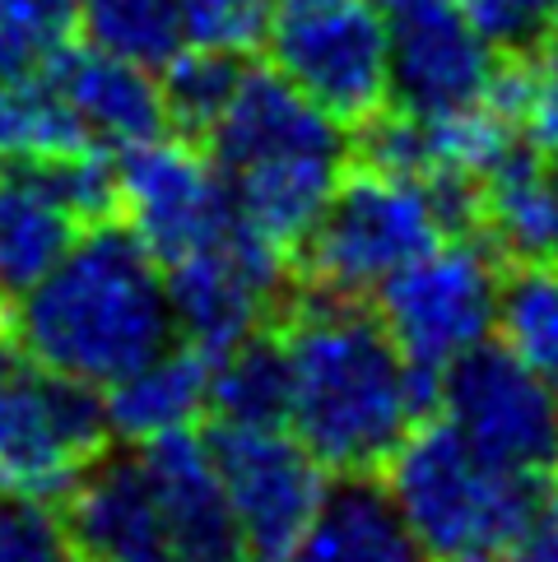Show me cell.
I'll return each mask as SVG.
<instances>
[{
  "instance_id": "obj_22",
  "label": "cell",
  "mask_w": 558,
  "mask_h": 562,
  "mask_svg": "<svg viewBox=\"0 0 558 562\" xmlns=\"http://www.w3.org/2000/svg\"><path fill=\"white\" fill-rule=\"evenodd\" d=\"M498 345L512 349L526 368L558 386V266L545 256L516 260V270L498 284Z\"/></svg>"
},
{
  "instance_id": "obj_21",
  "label": "cell",
  "mask_w": 558,
  "mask_h": 562,
  "mask_svg": "<svg viewBox=\"0 0 558 562\" xmlns=\"http://www.w3.org/2000/svg\"><path fill=\"white\" fill-rule=\"evenodd\" d=\"M210 414L214 424L275 428L289 414V368L279 335L256 330L210 358Z\"/></svg>"
},
{
  "instance_id": "obj_3",
  "label": "cell",
  "mask_w": 558,
  "mask_h": 562,
  "mask_svg": "<svg viewBox=\"0 0 558 562\" xmlns=\"http://www.w3.org/2000/svg\"><path fill=\"white\" fill-rule=\"evenodd\" d=\"M233 214L279 251H298L349 164V135L275 66H243L233 98L201 135Z\"/></svg>"
},
{
  "instance_id": "obj_11",
  "label": "cell",
  "mask_w": 558,
  "mask_h": 562,
  "mask_svg": "<svg viewBox=\"0 0 558 562\" xmlns=\"http://www.w3.org/2000/svg\"><path fill=\"white\" fill-rule=\"evenodd\" d=\"M456 0L387 10V103L410 116H456L498 98L503 61Z\"/></svg>"
},
{
  "instance_id": "obj_14",
  "label": "cell",
  "mask_w": 558,
  "mask_h": 562,
  "mask_svg": "<svg viewBox=\"0 0 558 562\" xmlns=\"http://www.w3.org/2000/svg\"><path fill=\"white\" fill-rule=\"evenodd\" d=\"M37 85L70 116L79 139L103 154H126L154 135H168L158 75L126 61V56H112L89 43H66L37 75Z\"/></svg>"
},
{
  "instance_id": "obj_23",
  "label": "cell",
  "mask_w": 558,
  "mask_h": 562,
  "mask_svg": "<svg viewBox=\"0 0 558 562\" xmlns=\"http://www.w3.org/2000/svg\"><path fill=\"white\" fill-rule=\"evenodd\" d=\"M75 29L89 47L158 70L182 52V0H75Z\"/></svg>"
},
{
  "instance_id": "obj_20",
  "label": "cell",
  "mask_w": 558,
  "mask_h": 562,
  "mask_svg": "<svg viewBox=\"0 0 558 562\" xmlns=\"http://www.w3.org/2000/svg\"><path fill=\"white\" fill-rule=\"evenodd\" d=\"M475 224L512 260H535L549 247V164L516 135L475 182Z\"/></svg>"
},
{
  "instance_id": "obj_31",
  "label": "cell",
  "mask_w": 558,
  "mask_h": 562,
  "mask_svg": "<svg viewBox=\"0 0 558 562\" xmlns=\"http://www.w3.org/2000/svg\"><path fill=\"white\" fill-rule=\"evenodd\" d=\"M498 553H503V562H558V474L535 488L522 526Z\"/></svg>"
},
{
  "instance_id": "obj_13",
  "label": "cell",
  "mask_w": 558,
  "mask_h": 562,
  "mask_svg": "<svg viewBox=\"0 0 558 562\" xmlns=\"http://www.w3.org/2000/svg\"><path fill=\"white\" fill-rule=\"evenodd\" d=\"M116 210L158 266L214 243L237 218L210 154L168 135L116 154Z\"/></svg>"
},
{
  "instance_id": "obj_8",
  "label": "cell",
  "mask_w": 558,
  "mask_h": 562,
  "mask_svg": "<svg viewBox=\"0 0 558 562\" xmlns=\"http://www.w3.org/2000/svg\"><path fill=\"white\" fill-rule=\"evenodd\" d=\"M108 451V418L93 386L29 358L0 368V493L56 502Z\"/></svg>"
},
{
  "instance_id": "obj_6",
  "label": "cell",
  "mask_w": 558,
  "mask_h": 562,
  "mask_svg": "<svg viewBox=\"0 0 558 562\" xmlns=\"http://www.w3.org/2000/svg\"><path fill=\"white\" fill-rule=\"evenodd\" d=\"M498 247L484 233H451L377 289V316L424 376H443L456 358L493 339L498 321Z\"/></svg>"
},
{
  "instance_id": "obj_2",
  "label": "cell",
  "mask_w": 558,
  "mask_h": 562,
  "mask_svg": "<svg viewBox=\"0 0 558 562\" xmlns=\"http://www.w3.org/2000/svg\"><path fill=\"white\" fill-rule=\"evenodd\" d=\"M10 339L29 363L103 391L177 339L164 266L116 218L85 224L24 293H14Z\"/></svg>"
},
{
  "instance_id": "obj_34",
  "label": "cell",
  "mask_w": 558,
  "mask_h": 562,
  "mask_svg": "<svg viewBox=\"0 0 558 562\" xmlns=\"http://www.w3.org/2000/svg\"><path fill=\"white\" fill-rule=\"evenodd\" d=\"M382 10H401V5H410V0H377Z\"/></svg>"
},
{
  "instance_id": "obj_12",
  "label": "cell",
  "mask_w": 558,
  "mask_h": 562,
  "mask_svg": "<svg viewBox=\"0 0 558 562\" xmlns=\"http://www.w3.org/2000/svg\"><path fill=\"white\" fill-rule=\"evenodd\" d=\"M205 441L247 562L275 558L322 507L331 488L326 465L284 424H214Z\"/></svg>"
},
{
  "instance_id": "obj_10",
  "label": "cell",
  "mask_w": 558,
  "mask_h": 562,
  "mask_svg": "<svg viewBox=\"0 0 558 562\" xmlns=\"http://www.w3.org/2000/svg\"><path fill=\"white\" fill-rule=\"evenodd\" d=\"M284 256L289 251H279L261 233H252L243 218H233L214 243L164 266L177 339L214 358L237 339L266 330L270 312L284 297Z\"/></svg>"
},
{
  "instance_id": "obj_1",
  "label": "cell",
  "mask_w": 558,
  "mask_h": 562,
  "mask_svg": "<svg viewBox=\"0 0 558 562\" xmlns=\"http://www.w3.org/2000/svg\"><path fill=\"white\" fill-rule=\"evenodd\" d=\"M289 368L284 428L326 474H377L424 424L437 381L395 349L368 297L312 289L279 330Z\"/></svg>"
},
{
  "instance_id": "obj_4",
  "label": "cell",
  "mask_w": 558,
  "mask_h": 562,
  "mask_svg": "<svg viewBox=\"0 0 558 562\" xmlns=\"http://www.w3.org/2000/svg\"><path fill=\"white\" fill-rule=\"evenodd\" d=\"M475 228V187L451 177H410L364 168L341 177L322 218L303 237V274L312 289L372 297L395 270L451 233Z\"/></svg>"
},
{
  "instance_id": "obj_27",
  "label": "cell",
  "mask_w": 558,
  "mask_h": 562,
  "mask_svg": "<svg viewBox=\"0 0 558 562\" xmlns=\"http://www.w3.org/2000/svg\"><path fill=\"white\" fill-rule=\"evenodd\" d=\"M498 108L540 154L558 158V43L535 52L522 70H503L498 79Z\"/></svg>"
},
{
  "instance_id": "obj_5",
  "label": "cell",
  "mask_w": 558,
  "mask_h": 562,
  "mask_svg": "<svg viewBox=\"0 0 558 562\" xmlns=\"http://www.w3.org/2000/svg\"><path fill=\"white\" fill-rule=\"evenodd\" d=\"M387 497L428 558L498 553L540 484L493 465L451 424H414L387 460Z\"/></svg>"
},
{
  "instance_id": "obj_17",
  "label": "cell",
  "mask_w": 558,
  "mask_h": 562,
  "mask_svg": "<svg viewBox=\"0 0 558 562\" xmlns=\"http://www.w3.org/2000/svg\"><path fill=\"white\" fill-rule=\"evenodd\" d=\"M98 400H103L108 437L126 447L191 432L210 414V353L187 339H168L145 363L108 381Z\"/></svg>"
},
{
  "instance_id": "obj_28",
  "label": "cell",
  "mask_w": 558,
  "mask_h": 562,
  "mask_svg": "<svg viewBox=\"0 0 558 562\" xmlns=\"http://www.w3.org/2000/svg\"><path fill=\"white\" fill-rule=\"evenodd\" d=\"M0 562H79L66 512L43 497L0 493Z\"/></svg>"
},
{
  "instance_id": "obj_26",
  "label": "cell",
  "mask_w": 558,
  "mask_h": 562,
  "mask_svg": "<svg viewBox=\"0 0 558 562\" xmlns=\"http://www.w3.org/2000/svg\"><path fill=\"white\" fill-rule=\"evenodd\" d=\"M75 37V0H0V75L37 79Z\"/></svg>"
},
{
  "instance_id": "obj_24",
  "label": "cell",
  "mask_w": 558,
  "mask_h": 562,
  "mask_svg": "<svg viewBox=\"0 0 558 562\" xmlns=\"http://www.w3.org/2000/svg\"><path fill=\"white\" fill-rule=\"evenodd\" d=\"M237 79H243V56L182 47L168 66H158V93H164L168 126L187 135H205L233 98Z\"/></svg>"
},
{
  "instance_id": "obj_30",
  "label": "cell",
  "mask_w": 558,
  "mask_h": 562,
  "mask_svg": "<svg viewBox=\"0 0 558 562\" xmlns=\"http://www.w3.org/2000/svg\"><path fill=\"white\" fill-rule=\"evenodd\" d=\"M498 52H526L549 33L558 0H456Z\"/></svg>"
},
{
  "instance_id": "obj_9",
  "label": "cell",
  "mask_w": 558,
  "mask_h": 562,
  "mask_svg": "<svg viewBox=\"0 0 558 562\" xmlns=\"http://www.w3.org/2000/svg\"><path fill=\"white\" fill-rule=\"evenodd\" d=\"M433 405L480 456L545 484L558 474V386L498 339L470 349L437 376Z\"/></svg>"
},
{
  "instance_id": "obj_19",
  "label": "cell",
  "mask_w": 558,
  "mask_h": 562,
  "mask_svg": "<svg viewBox=\"0 0 558 562\" xmlns=\"http://www.w3.org/2000/svg\"><path fill=\"white\" fill-rule=\"evenodd\" d=\"M79 228L85 224L52 191L37 158L0 164V297L24 293L75 243Z\"/></svg>"
},
{
  "instance_id": "obj_15",
  "label": "cell",
  "mask_w": 558,
  "mask_h": 562,
  "mask_svg": "<svg viewBox=\"0 0 558 562\" xmlns=\"http://www.w3.org/2000/svg\"><path fill=\"white\" fill-rule=\"evenodd\" d=\"M66 497L79 562H177L164 507L135 447L103 451Z\"/></svg>"
},
{
  "instance_id": "obj_16",
  "label": "cell",
  "mask_w": 558,
  "mask_h": 562,
  "mask_svg": "<svg viewBox=\"0 0 558 562\" xmlns=\"http://www.w3.org/2000/svg\"><path fill=\"white\" fill-rule=\"evenodd\" d=\"M149 470V484L164 507L177 562H247L243 535L228 512L224 484H219L210 441L191 432H172L135 447Z\"/></svg>"
},
{
  "instance_id": "obj_25",
  "label": "cell",
  "mask_w": 558,
  "mask_h": 562,
  "mask_svg": "<svg viewBox=\"0 0 558 562\" xmlns=\"http://www.w3.org/2000/svg\"><path fill=\"white\" fill-rule=\"evenodd\" d=\"M93 149L79 139L70 116L52 103V93L37 79H5L0 75V164H24V158Z\"/></svg>"
},
{
  "instance_id": "obj_29",
  "label": "cell",
  "mask_w": 558,
  "mask_h": 562,
  "mask_svg": "<svg viewBox=\"0 0 558 562\" xmlns=\"http://www.w3.org/2000/svg\"><path fill=\"white\" fill-rule=\"evenodd\" d=\"M270 0H182V43L201 52L247 56L261 47Z\"/></svg>"
},
{
  "instance_id": "obj_7",
  "label": "cell",
  "mask_w": 558,
  "mask_h": 562,
  "mask_svg": "<svg viewBox=\"0 0 558 562\" xmlns=\"http://www.w3.org/2000/svg\"><path fill=\"white\" fill-rule=\"evenodd\" d=\"M270 66L341 126L387 108V10L377 0H270Z\"/></svg>"
},
{
  "instance_id": "obj_18",
  "label": "cell",
  "mask_w": 558,
  "mask_h": 562,
  "mask_svg": "<svg viewBox=\"0 0 558 562\" xmlns=\"http://www.w3.org/2000/svg\"><path fill=\"white\" fill-rule=\"evenodd\" d=\"M266 562H428L372 474L331 484L316 516Z\"/></svg>"
},
{
  "instance_id": "obj_33",
  "label": "cell",
  "mask_w": 558,
  "mask_h": 562,
  "mask_svg": "<svg viewBox=\"0 0 558 562\" xmlns=\"http://www.w3.org/2000/svg\"><path fill=\"white\" fill-rule=\"evenodd\" d=\"M428 562H493V553H451V558H428Z\"/></svg>"
},
{
  "instance_id": "obj_35",
  "label": "cell",
  "mask_w": 558,
  "mask_h": 562,
  "mask_svg": "<svg viewBox=\"0 0 558 562\" xmlns=\"http://www.w3.org/2000/svg\"><path fill=\"white\" fill-rule=\"evenodd\" d=\"M549 33L558 37V5H554V19H549Z\"/></svg>"
},
{
  "instance_id": "obj_32",
  "label": "cell",
  "mask_w": 558,
  "mask_h": 562,
  "mask_svg": "<svg viewBox=\"0 0 558 562\" xmlns=\"http://www.w3.org/2000/svg\"><path fill=\"white\" fill-rule=\"evenodd\" d=\"M545 256L558 266V164L549 168V247H545Z\"/></svg>"
}]
</instances>
